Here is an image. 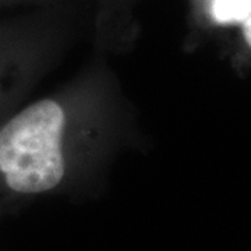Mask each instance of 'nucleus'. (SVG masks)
<instances>
[{
	"instance_id": "1",
	"label": "nucleus",
	"mask_w": 251,
	"mask_h": 251,
	"mask_svg": "<svg viewBox=\"0 0 251 251\" xmlns=\"http://www.w3.org/2000/svg\"><path fill=\"white\" fill-rule=\"evenodd\" d=\"M62 106L44 99L0 128V172L16 193L35 194L56 187L64 176Z\"/></svg>"
},
{
	"instance_id": "2",
	"label": "nucleus",
	"mask_w": 251,
	"mask_h": 251,
	"mask_svg": "<svg viewBox=\"0 0 251 251\" xmlns=\"http://www.w3.org/2000/svg\"><path fill=\"white\" fill-rule=\"evenodd\" d=\"M209 13L218 24L244 23L251 16V0H209Z\"/></svg>"
},
{
	"instance_id": "3",
	"label": "nucleus",
	"mask_w": 251,
	"mask_h": 251,
	"mask_svg": "<svg viewBox=\"0 0 251 251\" xmlns=\"http://www.w3.org/2000/svg\"><path fill=\"white\" fill-rule=\"evenodd\" d=\"M243 34H244L246 42H247L251 48V16L243 23Z\"/></svg>"
}]
</instances>
